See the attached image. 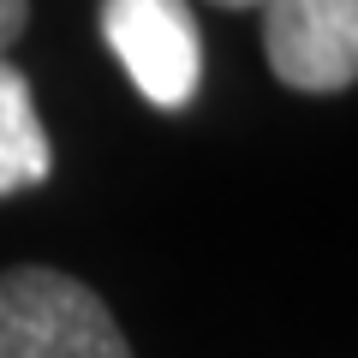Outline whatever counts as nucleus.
<instances>
[{
    "label": "nucleus",
    "instance_id": "423d86ee",
    "mask_svg": "<svg viewBox=\"0 0 358 358\" xmlns=\"http://www.w3.org/2000/svg\"><path fill=\"white\" fill-rule=\"evenodd\" d=\"M209 6H263V0H209Z\"/></svg>",
    "mask_w": 358,
    "mask_h": 358
},
{
    "label": "nucleus",
    "instance_id": "f257e3e1",
    "mask_svg": "<svg viewBox=\"0 0 358 358\" xmlns=\"http://www.w3.org/2000/svg\"><path fill=\"white\" fill-rule=\"evenodd\" d=\"M0 358H131L114 310L60 268L0 275Z\"/></svg>",
    "mask_w": 358,
    "mask_h": 358
},
{
    "label": "nucleus",
    "instance_id": "7ed1b4c3",
    "mask_svg": "<svg viewBox=\"0 0 358 358\" xmlns=\"http://www.w3.org/2000/svg\"><path fill=\"white\" fill-rule=\"evenodd\" d=\"M263 48L287 90L358 84V0H263Z\"/></svg>",
    "mask_w": 358,
    "mask_h": 358
},
{
    "label": "nucleus",
    "instance_id": "f03ea898",
    "mask_svg": "<svg viewBox=\"0 0 358 358\" xmlns=\"http://www.w3.org/2000/svg\"><path fill=\"white\" fill-rule=\"evenodd\" d=\"M102 36L114 60L126 66V78L138 84V96L162 114H179L197 96L203 36L185 0H102Z\"/></svg>",
    "mask_w": 358,
    "mask_h": 358
},
{
    "label": "nucleus",
    "instance_id": "20e7f679",
    "mask_svg": "<svg viewBox=\"0 0 358 358\" xmlns=\"http://www.w3.org/2000/svg\"><path fill=\"white\" fill-rule=\"evenodd\" d=\"M48 167H54V150H48V131H42L36 96H30V78L18 66H6V54H0V197L42 185Z\"/></svg>",
    "mask_w": 358,
    "mask_h": 358
},
{
    "label": "nucleus",
    "instance_id": "39448f33",
    "mask_svg": "<svg viewBox=\"0 0 358 358\" xmlns=\"http://www.w3.org/2000/svg\"><path fill=\"white\" fill-rule=\"evenodd\" d=\"M24 18H30L24 0H0V54H6L18 36H24Z\"/></svg>",
    "mask_w": 358,
    "mask_h": 358
}]
</instances>
